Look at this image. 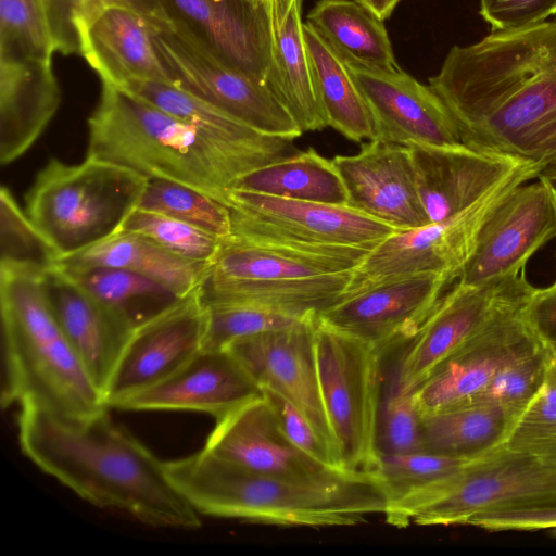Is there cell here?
I'll return each mask as SVG.
<instances>
[{"mask_svg": "<svg viewBox=\"0 0 556 556\" xmlns=\"http://www.w3.org/2000/svg\"><path fill=\"white\" fill-rule=\"evenodd\" d=\"M43 283L56 320L104 397L135 325L55 264L46 269Z\"/></svg>", "mask_w": 556, "mask_h": 556, "instance_id": "obj_23", "label": "cell"}, {"mask_svg": "<svg viewBox=\"0 0 556 556\" xmlns=\"http://www.w3.org/2000/svg\"><path fill=\"white\" fill-rule=\"evenodd\" d=\"M147 181L89 156L79 164L51 159L27 191L25 211L60 258L118 232Z\"/></svg>", "mask_w": 556, "mask_h": 556, "instance_id": "obj_6", "label": "cell"}, {"mask_svg": "<svg viewBox=\"0 0 556 556\" xmlns=\"http://www.w3.org/2000/svg\"><path fill=\"white\" fill-rule=\"evenodd\" d=\"M408 149L418 195L430 223L469 207L525 163L464 143Z\"/></svg>", "mask_w": 556, "mask_h": 556, "instance_id": "obj_24", "label": "cell"}, {"mask_svg": "<svg viewBox=\"0 0 556 556\" xmlns=\"http://www.w3.org/2000/svg\"><path fill=\"white\" fill-rule=\"evenodd\" d=\"M371 249L311 244L263 236L223 239L207 279L278 280L354 270Z\"/></svg>", "mask_w": 556, "mask_h": 556, "instance_id": "obj_25", "label": "cell"}, {"mask_svg": "<svg viewBox=\"0 0 556 556\" xmlns=\"http://www.w3.org/2000/svg\"><path fill=\"white\" fill-rule=\"evenodd\" d=\"M119 231L139 233L181 257L213 264L223 242L193 225L160 213L136 207Z\"/></svg>", "mask_w": 556, "mask_h": 556, "instance_id": "obj_38", "label": "cell"}, {"mask_svg": "<svg viewBox=\"0 0 556 556\" xmlns=\"http://www.w3.org/2000/svg\"><path fill=\"white\" fill-rule=\"evenodd\" d=\"M121 88L197 128L212 139L261 156L270 163L293 154L294 139L255 130L174 84L134 79L125 83Z\"/></svg>", "mask_w": 556, "mask_h": 556, "instance_id": "obj_29", "label": "cell"}, {"mask_svg": "<svg viewBox=\"0 0 556 556\" xmlns=\"http://www.w3.org/2000/svg\"><path fill=\"white\" fill-rule=\"evenodd\" d=\"M262 391L281 431L296 448L326 467L342 469L336 452L294 404L269 388H262Z\"/></svg>", "mask_w": 556, "mask_h": 556, "instance_id": "obj_46", "label": "cell"}, {"mask_svg": "<svg viewBox=\"0 0 556 556\" xmlns=\"http://www.w3.org/2000/svg\"><path fill=\"white\" fill-rule=\"evenodd\" d=\"M76 30L79 54L101 81L117 87L134 79L173 84L154 45L152 21L132 3L98 4L78 18Z\"/></svg>", "mask_w": 556, "mask_h": 556, "instance_id": "obj_22", "label": "cell"}, {"mask_svg": "<svg viewBox=\"0 0 556 556\" xmlns=\"http://www.w3.org/2000/svg\"><path fill=\"white\" fill-rule=\"evenodd\" d=\"M294 0H271L274 23L285 18Z\"/></svg>", "mask_w": 556, "mask_h": 556, "instance_id": "obj_53", "label": "cell"}, {"mask_svg": "<svg viewBox=\"0 0 556 556\" xmlns=\"http://www.w3.org/2000/svg\"><path fill=\"white\" fill-rule=\"evenodd\" d=\"M0 231L1 262L43 269L55 264L58 254L4 186L0 190Z\"/></svg>", "mask_w": 556, "mask_h": 556, "instance_id": "obj_43", "label": "cell"}, {"mask_svg": "<svg viewBox=\"0 0 556 556\" xmlns=\"http://www.w3.org/2000/svg\"><path fill=\"white\" fill-rule=\"evenodd\" d=\"M45 271L0 262L1 405L88 418L109 407L55 318Z\"/></svg>", "mask_w": 556, "mask_h": 556, "instance_id": "obj_5", "label": "cell"}, {"mask_svg": "<svg viewBox=\"0 0 556 556\" xmlns=\"http://www.w3.org/2000/svg\"><path fill=\"white\" fill-rule=\"evenodd\" d=\"M505 446L556 460V424L526 425L516 422Z\"/></svg>", "mask_w": 556, "mask_h": 556, "instance_id": "obj_50", "label": "cell"}, {"mask_svg": "<svg viewBox=\"0 0 556 556\" xmlns=\"http://www.w3.org/2000/svg\"><path fill=\"white\" fill-rule=\"evenodd\" d=\"M108 409L76 419L21 407V450L40 470L97 507L153 527H201V515L172 482L165 462Z\"/></svg>", "mask_w": 556, "mask_h": 556, "instance_id": "obj_1", "label": "cell"}, {"mask_svg": "<svg viewBox=\"0 0 556 556\" xmlns=\"http://www.w3.org/2000/svg\"><path fill=\"white\" fill-rule=\"evenodd\" d=\"M61 90L52 59L0 54V162L8 165L38 140L55 115Z\"/></svg>", "mask_w": 556, "mask_h": 556, "instance_id": "obj_27", "label": "cell"}, {"mask_svg": "<svg viewBox=\"0 0 556 556\" xmlns=\"http://www.w3.org/2000/svg\"><path fill=\"white\" fill-rule=\"evenodd\" d=\"M190 505L204 516L289 527H345L384 515L391 495L375 471L289 477L244 469L204 447L165 462Z\"/></svg>", "mask_w": 556, "mask_h": 556, "instance_id": "obj_3", "label": "cell"}, {"mask_svg": "<svg viewBox=\"0 0 556 556\" xmlns=\"http://www.w3.org/2000/svg\"><path fill=\"white\" fill-rule=\"evenodd\" d=\"M316 319L317 315L289 327L247 337L226 349L261 389L269 388L294 404L338 455L319 388Z\"/></svg>", "mask_w": 556, "mask_h": 556, "instance_id": "obj_18", "label": "cell"}, {"mask_svg": "<svg viewBox=\"0 0 556 556\" xmlns=\"http://www.w3.org/2000/svg\"><path fill=\"white\" fill-rule=\"evenodd\" d=\"M63 267H112L151 278L182 298L202 287L212 264L174 254L149 238L118 231L79 252L62 256Z\"/></svg>", "mask_w": 556, "mask_h": 556, "instance_id": "obj_28", "label": "cell"}, {"mask_svg": "<svg viewBox=\"0 0 556 556\" xmlns=\"http://www.w3.org/2000/svg\"><path fill=\"white\" fill-rule=\"evenodd\" d=\"M137 207L167 215L223 239L231 233L227 205L179 182L148 179Z\"/></svg>", "mask_w": 556, "mask_h": 556, "instance_id": "obj_37", "label": "cell"}, {"mask_svg": "<svg viewBox=\"0 0 556 556\" xmlns=\"http://www.w3.org/2000/svg\"><path fill=\"white\" fill-rule=\"evenodd\" d=\"M538 178L546 187L556 211V167H551L542 170L539 174Z\"/></svg>", "mask_w": 556, "mask_h": 556, "instance_id": "obj_52", "label": "cell"}, {"mask_svg": "<svg viewBox=\"0 0 556 556\" xmlns=\"http://www.w3.org/2000/svg\"><path fill=\"white\" fill-rule=\"evenodd\" d=\"M540 173L538 166L523 163L458 214L421 227L395 230L353 270L352 291L380 280L418 274L458 278L489 215L516 187L538 178Z\"/></svg>", "mask_w": 556, "mask_h": 556, "instance_id": "obj_9", "label": "cell"}, {"mask_svg": "<svg viewBox=\"0 0 556 556\" xmlns=\"http://www.w3.org/2000/svg\"><path fill=\"white\" fill-rule=\"evenodd\" d=\"M106 1L112 0H41L54 51L64 55L79 54L76 22L96 5Z\"/></svg>", "mask_w": 556, "mask_h": 556, "instance_id": "obj_48", "label": "cell"}, {"mask_svg": "<svg viewBox=\"0 0 556 556\" xmlns=\"http://www.w3.org/2000/svg\"><path fill=\"white\" fill-rule=\"evenodd\" d=\"M534 287L523 273L481 286L457 283L443 293L407 341L393 386L413 392L441 363L503 309L529 299Z\"/></svg>", "mask_w": 556, "mask_h": 556, "instance_id": "obj_12", "label": "cell"}, {"mask_svg": "<svg viewBox=\"0 0 556 556\" xmlns=\"http://www.w3.org/2000/svg\"><path fill=\"white\" fill-rule=\"evenodd\" d=\"M58 266L93 296L123 314L136 328L180 299L162 283L129 270Z\"/></svg>", "mask_w": 556, "mask_h": 556, "instance_id": "obj_36", "label": "cell"}, {"mask_svg": "<svg viewBox=\"0 0 556 556\" xmlns=\"http://www.w3.org/2000/svg\"><path fill=\"white\" fill-rule=\"evenodd\" d=\"M554 14L556 0H480V15L492 31L529 27Z\"/></svg>", "mask_w": 556, "mask_h": 556, "instance_id": "obj_47", "label": "cell"}, {"mask_svg": "<svg viewBox=\"0 0 556 556\" xmlns=\"http://www.w3.org/2000/svg\"><path fill=\"white\" fill-rule=\"evenodd\" d=\"M302 0H294L285 18L274 23L273 62L266 83L303 132L327 127L317 99L303 36Z\"/></svg>", "mask_w": 556, "mask_h": 556, "instance_id": "obj_32", "label": "cell"}, {"mask_svg": "<svg viewBox=\"0 0 556 556\" xmlns=\"http://www.w3.org/2000/svg\"><path fill=\"white\" fill-rule=\"evenodd\" d=\"M263 395L261 387L227 350H202L177 371L121 402L130 412H192L219 420Z\"/></svg>", "mask_w": 556, "mask_h": 556, "instance_id": "obj_21", "label": "cell"}, {"mask_svg": "<svg viewBox=\"0 0 556 556\" xmlns=\"http://www.w3.org/2000/svg\"><path fill=\"white\" fill-rule=\"evenodd\" d=\"M202 288L135 329L104 394L109 408L167 378L204 349L208 313Z\"/></svg>", "mask_w": 556, "mask_h": 556, "instance_id": "obj_17", "label": "cell"}, {"mask_svg": "<svg viewBox=\"0 0 556 556\" xmlns=\"http://www.w3.org/2000/svg\"><path fill=\"white\" fill-rule=\"evenodd\" d=\"M354 274L343 271L278 280L213 281L203 285L206 302L251 304L306 316L318 315L352 291Z\"/></svg>", "mask_w": 556, "mask_h": 556, "instance_id": "obj_30", "label": "cell"}, {"mask_svg": "<svg viewBox=\"0 0 556 556\" xmlns=\"http://www.w3.org/2000/svg\"><path fill=\"white\" fill-rule=\"evenodd\" d=\"M307 23L345 63L400 70L383 21L358 0H318Z\"/></svg>", "mask_w": 556, "mask_h": 556, "instance_id": "obj_31", "label": "cell"}, {"mask_svg": "<svg viewBox=\"0 0 556 556\" xmlns=\"http://www.w3.org/2000/svg\"><path fill=\"white\" fill-rule=\"evenodd\" d=\"M204 303L208 313V326L203 350L226 349L237 340L289 327L315 316L292 315L243 303Z\"/></svg>", "mask_w": 556, "mask_h": 556, "instance_id": "obj_41", "label": "cell"}, {"mask_svg": "<svg viewBox=\"0 0 556 556\" xmlns=\"http://www.w3.org/2000/svg\"><path fill=\"white\" fill-rule=\"evenodd\" d=\"M556 493V460L505 445L456 473L391 501L386 521L409 526L466 525L473 515Z\"/></svg>", "mask_w": 556, "mask_h": 556, "instance_id": "obj_7", "label": "cell"}, {"mask_svg": "<svg viewBox=\"0 0 556 556\" xmlns=\"http://www.w3.org/2000/svg\"><path fill=\"white\" fill-rule=\"evenodd\" d=\"M477 458L458 457L425 450L393 454L380 453L374 471L383 481L391 495V501H393L415 489L456 473Z\"/></svg>", "mask_w": 556, "mask_h": 556, "instance_id": "obj_39", "label": "cell"}, {"mask_svg": "<svg viewBox=\"0 0 556 556\" xmlns=\"http://www.w3.org/2000/svg\"><path fill=\"white\" fill-rule=\"evenodd\" d=\"M369 8L379 18H388L401 0H358Z\"/></svg>", "mask_w": 556, "mask_h": 556, "instance_id": "obj_51", "label": "cell"}, {"mask_svg": "<svg viewBox=\"0 0 556 556\" xmlns=\"http://www.w3.org/2000/svg\"><path fill=\"white\" fill-rule=\"evenodd\" d=\"M421 448V415L413 392L400 390L392 384L388 396L380 403L378 454L407 453Z\"/></svg>", "mask_w": 556, "mask_h": 556, "instance_id": "obj_44", "label": "cell"}, {"mask_svg": "<svg viewBox=\"0 0 556 556\" xmlns=\"http://www.w3.org/2000/svg\"><path fill=\"white\" fill-rule=\"evenodd\" d=\"M527 301L496 314L413 391L420 415L469 404L504 365L541 345L523 315Z\"/></svg>", "mask_w": 556, "mask_h": 556, "instance_id": "obj_14", "label": "cell"}, {"mask_svg": "<svg viewBox=\"0 0 556 556\" xmlns=\"http://www.w3.org/2000/svg\"><path fill=\"white\" fill-rule=\"evenodd\" d=\"M228 66L266 83L273 62L271 0H135Z\"/></svg>", "mask_w": 556, "mask_h": 556, "instance_id": "obj_11", "label": "cell"}, {"mask_svg": "<svg viewBox=\"0 0 556 556\" xmlns=\"http://www.w3.org/2000/svg\"><path fill=\"white\" fill-rule=\"evenodd\" d=\"M466 525L486 530H556V493L492 507L470 517Z\"/></svg>", "mask_w": 556, "mask_h": 556, "instance_id": "obj_45", "label": "cell"}, {"mask_svg": "<svg viewBox=\"0 0 556 556\" xmlns=\"http://www.w3.org/2000/svg\"><path fill=\"white\" fill-rule=\"evenodd\" d=\"M523 315L549 358L556 362V281L547 288H534Z\"/></svg>", "mask_w": 556, "mask_h": 556, "instance_id": "obj_49", "label": "cell"}, {"mask_svg": "<svg viewBox=\"0 0 556 556\" xmlns=\"http://www.w3.org/2000/svg\"><path fill=\"white\" fill-rule=\"evenodd\" d=\"M345 64L368 106L376 140L405 147L463 143L452 114L429 85L401 68L375 71Z\"/></svg>", "mask_w": 556, "mask_h": 556, "instance_id": "obj_19", "label": "cell"}, {"mask_svg": "<svg viewBox=\"0 0 556 556\" xmlns=\"http://www.w3.org/2000/svg\"><path fill=\"white\" fill-rule=\"evenodd\" d=\"M147 14L174 85L263 134L292 139L303 134L267 83L228 66L162 17Z\"/></svg>", "mask_w": 556, "mask_h": 556, "instance_id": "obj_10", "label": "cell"}, {"mask_svg": "<svg viewBox=\"0 0 556 556\" xmlns=\"http://www.w3.org/2000/svg\"><path fill=\"white\" fill-rule=\"evenodd\" d=\"M87 156L147 179L186 185L225 205L239 178L270 163L218 142L106 81H101L99 102L88 119Z\"/></svg>", "mask_w": 556, "mask_h": 556, "instance_id": "obj_4", "label": "cell"}, {"mask_svg": "<svg viewBox=\"0 0 556 556\" xmlns=\"http://www.w3.org/2000/svg\"><path fill=\"white\" fill-rule=\"evenodd\" d=\"M332 161L346 189V206L395 230L430 224L418 195L408 147L368 140L357 154L338 155Z\"/></svg>", "mask_w": 556, "mask_h": 556, "instance_id": "obj_20", "label": "cell"}, {"mask_svg": "<svg viewBox=\"0 0 556 556\" xmlns=\"http://www.w3.org/2000/svg\"><path fill=\"white\" fill-rule=\"evenodd\" d=\"M303 36L327 126L355 142L374 140L370 112L345 62L307 22L303 23Z\"/></svg>", "mask_w": 556, "mask_h": 556, "instance_id": "obj_33", "label": "cell"}, {"mask_svg": "<svg viewBox=\"0 0 556 556\" xmlns=\"http://www.w3.org/2000/svg\"><path fill=\"white\" fill-rule=\"evenodd\" d=\"M41 0H0V54L52 59Z\"/></svg>", "mask_w": 556, "mask_h": 556, "instance_id": "obj_42", "label": "cell"}, {"mask_svg": "<svg viewBox=\"0 0 556 556\" xmlns=\"http://www.w3.org/2000/svg\"><path fill=\"white\" fill-rule=\"evenodd\" d=\"M231 233L311 244L372 249L395 231L346 205L273 197L231 188L227 193Z\"/></svg>", "mask_w": 556, "mask_h": 556, "instance_id": "obj_13", "label": "cell"}, {"mask_svg": "<svg viewBox=\"0 0 556 556\" xmlns=\"http://www.w3.org/2000/svg\"><path fill=\"white\" fill-rule=\"evenodd\" d=\"M453 280L437 274L380 280L352 291L317 318L382 355L416 333Z\"/></svg>", "mask_w": 556, "mask_h": 556, "instance_id": "obj_15", "label": "cell"}, {"mask_svg": "<svg viewBox=\"0 0 556 556\" xmlns=\"http://www.w3.org/2000/svg\"><path fill=\"white\" fill-rule=\"evenodd\" d=\"M315 353L321 400L342 469L374 471L381 354L318 318Z\"/></svg>", "mask_w": 556, "mask_h": 556, "instance_id": "obj_8", "label": "cell"}, {"mask_svg": "<svg viewBox=\"0 0 556 556\" xmlns=\"http://www.w3.org/2000/svg\"><path fill=\"white\" fill-rule=\"evenodd\" d=\"M232 188L293 200L348 204L346 189L333 161L312 148L245 174Z\"/></svg>", "mask_w": 556, "mask_h": 556, "instance_id": "obj_35", "label": "cell"}, {"mask_svg": "<svg viewBox=\"0 0 556 556\" xmlns=\"http://www.w3.org/2000/svg\"><path fill=\"white\" fill-rule=\"evenodd\" d=\"M203 447L223 460L261 473L311 477L334 470L286 438L264 395L216 420Z\"/></svg>", "mask_w": 556, "mask_h": 556, "instance_id": "obj_26", "label": "cell"}, {"mask_svg": "<svg viewBox=\"0 0 556 556\" xmlns=\"http://www.w3.org/2000/svg\"><path fill=\"white\" fill-rule=\"evenodd\" d=\"M516 421L505 409L491 403H471L421 415V450L481 457L505 444Z\"/></svg>", "mask_w": 556, "mask_h": 556, "instance_id": "obj_34", "label": "cell"}, {"mask_svg": "<svg viewBox=\"0 0 556 556\" xmlns=\"http://www.w3.org/2000/svg\"><path fill=\"white\" fill-rule=\"evenodd\" d=\"M459 84L477 119L462 135L464 144L541 170L556 167V21L492 31L468 45Z\"/></svg>", "mask_w": 556, "mask_h": 556, "instance_id": "obj_2", "label": "cell"}, {"mask_svg": "<svg viewBox=\"0 0 556 556\" xmlns=\"http://www.w3.org/2000/svg\"><path fill=\"white\" fill-rule=\"evenodd\" d=\"M556 237V211L541 180L516 187L484 222L458 283L481 286L520 275Z\"/></svg>", "mask_w": 556, "mask_h": 556, "instance_id": "obj_16", "label": "cell"}, {"mask_svg": "<svg viewBox=\"0 0 556 556\" xmlns=\"http://www.w3.org/2000/svg\"><path fill=\"white\" fill-rule=\"evenodd\" d=\"M549 359L541 344L536 350L510 361L469 404H495L518 420L539 392Z\"/></svg>", "mask_w": 556, "mask_h": 556, "instance_id": "obj_40", "label": "cell"}]
</instances>
